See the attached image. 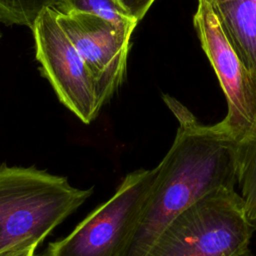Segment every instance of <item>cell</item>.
Listing matches in <instances>:
<instances>
[{
    "instance_id": "1",
    "label": "cell",
    "mask_w": 256,
    "mask_h": 256,
    "mask_svg": "<svg viewBox=\"0 0 256 256\" xmlns=\"http://www.w3.org/2000/svg\"><path fill=\"white\" fill-rule=\"evenodd\" d=\"M178 120L175 139L161 162L125 256H145L179 214L214 189L235 187L238 142L218 122L201 124L175 98L163 95Z\"/></svg>"
},
{
    "instance_id": "2",
    "label": "cell",
    "mask_w": 256,
    "mask_h": 256,
    "mask_svg": "<svg viewBox=\"0 0 256 256\" xmlns=\"http://www.w3.org/2000/svg\"><path fill=\"white\" fill-rule=\"evenodd\" d=\"M93 194L67 177L35 166L0 164V252L34 241L41 244Z\"/></svg>"
},
{
    "instance_id": "3",
    "label": "cell",
    "mask_w": 256,
    "mask_h": 256,
    "mask_svg": "<svg viewBox=\"0 0 256 256\" xmlns=\"http://www.w3.org/2000/svg\"><path fill=\"white\" fill-rule=\"evenodd\" d=\"M255 231L235 187H219L171 221L145 256H252Z\"/></svg>"
},
{
    "instance_id": "4",
    "label": "cell",
    "mask_w": 256,
    "mask_h": 256,
    "mask_svg": "<svg viewBox=\"0 0 256 256\" xmlns=\"http://www.w3.org/2000/svg\"><path fill=\"white\" fill-rule=\"evenodd\" d=\"M155 174V168L128 173L107 201L50 242L43 256H125Z\"/></svg>"
},
{
    "instance_id": "5",
    "label": "cell",
    "mask_w": 256,
    "mask_h": 256,
    "mask_svg": "<svg viewBox=\"0 0 256 256\" xmlns=\"http://www.w3.org/2000/svg\"><path fill=\"white\" fill-rule=\"evenodd\" d=\"M197 1L194 28L227 101L220 123L239 145L256 132V73L236 52L209 4Z\"/></svg>"
},
{
    "instance_id": "6",
    "label": "cell",
    "mask_w": 256,
    "mask_h": 256,
    "mask_svg": "<svg viewBox=\"0 0 256 256\" xmlns=\"http://www.w3.org/2000/svg\"><path fill=\"white\" fill-rule=\"evenodd\" d=\"M32 31L42 75L58 99L82 122L89 124L101 109L95 85L78 51L58 23L56 12L45 7Z\"/></svg>"
},
{
    "instance_id": "7",
    "label": "cell",
    "mask_w": 256,
    "mask_h": 256,
    "mask_svg": "<svg viewBox=\"0 0 256 256\" xmlns=\"http://www.w3.org/2000/svg\"><path fill=\"white\" fill-rule=\"evenodd\" d=\"M56 15L92 77L102 107L124 79L129 41L134 30L89 13Z\"/></svg>"
},
{
    "instance_id": "8",
    "label": "cell",
    "mask_w": 256,
    "mask_h": 256,
    "mask_svg": "<svg viewBox=\"0 0 256 256\" xmlns=\"http://www.w3.org/2000/svg\"><path fill=\"white\" fill-rule=\"evenodd\" d=\"M230 43L256 73V0H205Z\"/></svg>"
},
{
    "instance_id": "9",
    "label": "cell",
    "mask_w": 256,
    "mask_h": 256,
    "mask_svg": "<svg viewBox=\"0 0 256 256\" xmlns=\"http://www.w3.org/2000/svg\"><path fill=\"white\" fill-rule=\"evenodd\" d=\"M48 7L60 15L69 13L94 14L133 30L137 24L118 0H49Z\"/></svg>"
},
{
    "instance_id": "10",
    "label": "cell",
    "mask_w": 256,
    "mask_h": 256,
    "mask_svg": "<svg viewBox=\"0 0 256 256\" xmlns=\"http://www.w3.org/2000/svg\"><path fill=\"white\" fill-rule=\"evenodd\" d=\"M237 183L248 216L256 223V132L238 145Z\"/></svg>"
},
{
    "instance_id": "11",
    "label": "cell",
    "mask_w": 256,
    "mask_h": 256,
    "mask_svg": "<svg viewBox=\"0 0 256 256\" xmlns=\"http://www.w3.org/2000/svg\"><path fill=\"white\" fill-rule=\"evenodd\" d=\"M49 0H0V22L28 26L31 30Z\"/></svg>"
},
{
    "instance_id": "12",
    "label": "cell",
    "mask_w": 256,
    "mask_h": 256,
    "mask_svg": "<svg viewBox=\"0 0 256 256\" xmlns=\"http://www.w3.org/2000/svg\"><path fill=\"white\" fill-rule=\"evenodd\" d=\"M129 16L135 21L142 20L154 0H118Z\"/></svg>"
},
{
    "instance_id": "13",
    "label": "cell",
    "mask_w": 256,
    "mask_h": 256,
    "mask_svg": "<svg viewBox=\"0 0 256 256\" xmlns=\"http://www.w3.org/2000/svg\"><path fill=\"white\" fill-rule=\"evenodd\" d=\"M40 244L34 241H26L22 244L1 251L0 256H38L36 250Z\"/></svg>"
},
{
    "instance_id": "14",
    "label": "cell",
    "mask_w": 256,
    "mask_h": 256,
    "mask_svg": "<svg viewBox=\"0 0 256 256\" xmlns=\"http://www.w3.org/2000/svg\"><path fill=\"white\" fill-rule=\"evenodd\" d=\"M0 37H1V33H0Z\"/></svg>"
}]
</instances>
